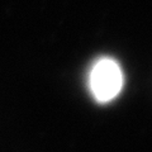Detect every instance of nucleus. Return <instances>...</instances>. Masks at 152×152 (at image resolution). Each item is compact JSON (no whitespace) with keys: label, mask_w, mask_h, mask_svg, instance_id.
Listing matches in <instances>:
<instances>
[{"label":"nucleus","mask_w":152,"mask_h":152,"mask_svg":"<svg viewBox=\"0 0 152 152\" xmlns=\"http://www.w3.org/2000/svg\"><path fill=\"white\" fill-rule=\"evenodd\" d=\"M124 76L115 60L103 57L93 65L89 74V88L98 103H109L118 96Z\"/></svg>","instance_id":"obj_1"}]
</instances>
